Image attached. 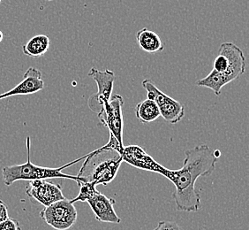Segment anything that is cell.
I'll use <instances>...</instances> for the list:
<instances>
[{"label": "cell", "instance_id": "7", "mask_svg": "<svg viewBox=\"0 0 249 230\" xmlns=\"http://www.w3.org/2000/svg\"><path fill=\"white\" fill-rule=\"evenodd\" d=\"M39 216L54 230H67L76 223L78 212L73 204L64 198L45 206Z\"/></svg>", "mask_w": 249, "mask_h": 230}, {"label": "cell", "instance_id": "17", "mask_svg": "<svg viewBox=\"0 0 249 230\" xmlns=\"http://www.w3.org/2000/svg\"><path fill=\"white\" fill-rule=\"evenodd\" d=\"M154 230H184L176 222L171 221H162L158 222V227Z\"/></svg>", "mask_w": 249, "mask_h": 230}, {"label": "cell", "instance_id": "2", "mask_svg": "<svg viewBox=\"0 0 249 230\" xmlns=\"http://www.w3.org/2000/svg\"><path fill=\"white\" fill-rule=\"evenodd\" d=\"M246 66L243 51L231 42H225L219 47L218 55L213 61L212 71L196 84L209 88L219 96L223 87L244 75Z\"/></svg>", "mask_w": 249, "mask_h": 230}, {"label": "cell", "instance_id": "21", "mask_svg": "<svg viewBox=\"0 0 249 230\" xmlns=\"http://www.w3.org/2000/svg\"><path fill=\"white\" fill-rule=\"evenodd\" d=\"M1 1H2V0H0V4H1Z\"/></svg>", "mask_w": 249, "mask_h": 230}, {"label": "cell", "instance_id": "20", "mask_svg": "<svg viewBox=\"0 0 249 230\" xmlns=\"http://www.w3.org/2000/svg\"><path fill=\"white\" fill-rule=\"evenodd\" d=\"M45 1H52V0H45Z\"/></svg>", "mask_w": 249, "mask_h": 230}, {"label": "cell", "instance_id": "11", "mask_svg": "<svg viewBox=\"0 0 249 230\" xmlns=\"http://www.w3.org/2000/svg\"><path fill=\"white\" fill-rule=\"evenodd\" d=\"M120 156L124 162L141 170L157 172L162 175L165 169L163 166L157 162L139 145L124 146Z\"/></svg>", "mask_w": 249, "mask_h": 230}, {"label": "cell", "instance_id": "3", "mask_svg": "<svg viewBox=\"0 0 249 230\" xmlns=\"http://www.w3.org/2000/svg\"><path fill=\"white\" fill-rule=\"evenodd\" d=\"M26 146H27V153L28 160L24 164H16L12 166H7L2 169V176L3 181L6 186H11L15 182L18 181H33V180H46L52 178H64L69 179L78 182H85L86 180L83 177H79L78 175H71L63 172L66 168L71 167L77 162L83 160L87 158L88 154L82 158H77L73 161H71L67 165H64L60 168H46L40 167L31 162L30 158V137L26 138Z\"/></svg>", "mask_w": 249, "mask_h": 230}, {"label": "cell", "instance_id": "15", "mask_svg": "<svg viewBox=\"0 0 249 230\" xmlns=\"http://www.w3.org/2000/svg\"><path fill=\"white\" fill-rule=\"evenodd\" d=\"M135 115L142 123H150L160 117V112L157 104L151 99L140 102L135 107Z\"/></svg>", "mask_w": 249, "mask_h": 230}, {"label": "cell", "instance_id": "10", "mask_svg": "<svg viewBox=\"0 0 249 230\" xmlns=\"http://www.w3.org/2000/svg\"><path fill=\"white\" fill-rule=\"evenodd\" d=\"M25 192L31 201L38 203L44 207L66 198L59 184L46 180L29 181Z\"/></svg>", "mask_w": 249, "mask_h": 230}, {"label": "cell", "instance_id": "1", "mask_svg": "<svg viewBox=\"0 0 249 230\" xmlns=\"http://www.w3.org/2000/svg\"><path fill=\"white\" fill-rule=\"evenodd\" d=\"M185 156L182 168H165L162 175L175 186L173 197L178 211L196 212L201 206L200 193L196 190L197 179L210 176L214 172L221 153L207 144H201L186 151Z\"/></svg>", "mask_w": 249, "mask_h": 230}, {"label": "cell", "instance_id": "9", "mask_svg": "<svg viewBox=\"0 0 249 230\" xmlns=\"http://www.w3.org/2000/svg\"><path fill=\"white\" fill-rule=\"evenodd\" d=\"M89 77L96 82L98 91L96 94L89 96L88 100L89 108L94 113H100L103 110L105 104L110 100L112 95L113 84L115 82V74L106 69L105 71H100L96 67H92L89 73Z\"/></svg>", "mask_w": 249, "mask_h": 230}, {"label": "cell", "instance_id": "8", "mask_svg": "<svg viewBox=\"0 0 249 230\" xmlns=\"http://www.w3.org/2000/svg\"><path fill=\"white\" fill-rule=\"evenodd\" d=\"M124 106L123 97L119 95H111L110 100L105 104L103 110L98 113V119L109 130V134L115 138L120 147L124 148L123 144V129L124 120L122 107Z\"/></svg>", "mask_w": 249, "mask_h": 230}, {"label": "cell", "instance_id": "12", "mask_svg": "<svg viewBox=\"0 0 249 230\" xmlns=\"http://www.w3.org/2000/svg\"><path fill=\"white\" fill-rule=\"evenodd\" d=\"M44 88V81L41 71L36 67H30L25 72L22 81L12 90L0 94V100L6 97L19 95H30L42 91Z\"/></svg>", "mask_w": 249, "mask_h": 230}, {"label": "cell", "instance_id": "18", "mask_svg": "<svg viewBox=\"0 0 249 230\" xmlns=\"http://www.w3.org/2000/svg\"><path fill=\"white\" fill-rule=\"evenodd\" d=\"M8 218V206L5 202L0 199V222Z\"/></svg>", "mask_w": 249, "mask_h": 230}, {"label": "cell", "instance_id": "19", "mask_svg": "<svg viewBox=\"0 0 249 230\" xmlns=\"http://www.w3.org/2000/svg\"><path fill=\"white\" fill-rule=\"evenodd\" d=\"M3 38H4V34L2 31H0V43L3 41Z\"/></svg>", "mask_w": 249, "mask_h": 230}, {"label": "cell", "instance_id": "4", "mask_svg": "<svg viewBox=\"0 0 249 230\" xmlns=\"http://www.w3.org/2000/svg\"><path fill=\"white\" fill-rule=\"evenodd\" d=\"M78 185L80 192L77 197L70 200L71 203L87 202L94 212L96 221L115 224L121 222V219L117 214L114 208L115 199L102 194L91 182H78Z\"/></svg>", "mask_w": 249, "mask_h": 230}, {"label": "cell", "instance_id": "14", "mask_svg": "<svg viewBox=\"0 0 249 230\" xmlns=\"http://www.w3.org/2000/svg\"><path fill=\"white\" fill-rule=\"evenodd\" d=\"M51 40L45 35H37L29 39L22 46V52L26 56L39 58L48 52Z\"/></svg>", "mask_w": 249, "mask_h": 230}, {"label": "cell", "instance_id": "13", "mask_svg": "<svg viewBox=\"0 0 249 230\" xmlns=\"http://www.w3.org/2000/svg\"><path fill=\"white\" fill-rule=\"evenodd\" d=\"M136 39L140 48L148 53H158L163 52L164 45L158 34L147 28L140 29L136 33Z\"/></svg>", "mask_w": 249, "mask_h": 230}, {"label": "cell", "instance_id": "16", "mask_svg": "<svg viewBox=\"0 0 249 230\" xmlns=\"http://www.w3.org/2000/svg\"><path fill=\"white\" fill-rule=\"evenodd\" d=\"M0 230H21V227L17 220L8 217L0 222Z\"/></svg>", "mask_w": 249, "mask_h": 230}, {"label": "cell", "instance_id": "5", "mask_svg": "<svg viewBox=\"0 0 249 230\" xmlns=\"http://www.w3.org/2000/svg\"><path fill=\"white\" fill-rule=\"evenodd\" d=\"M97 152L98 149L96 150V153ZM96 153L95 156L97 158V161L91 158L90 153L88 154L85 158L86 160L77 175L79 177L84 178L86 182H91L95 186L100 184L107 185L115 179L123 159L118 153L117 156L100 160L97 158Z\"/></svg>", "mask_w": 249, "mask_h": 230}, {"label": "cell", "instance_id": "6", "mask_svg": "<svg viewBox=\"0 0 249 230\" xmlns=\"http://www.w3.org/2000/svg\"><path fill=\"white\" fill-rule=\"evenodd\" d=\"M142 85L147 91L148 98L157 104L163 120L170 124H176L182 120L185 116V107L180 102L160 91L150 79H144Z\"/></svg>", "mask_w": 249, "mask_h": 230}]
</instances>
